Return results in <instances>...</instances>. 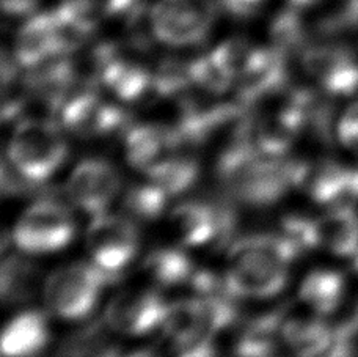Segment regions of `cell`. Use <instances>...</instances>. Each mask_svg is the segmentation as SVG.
Segmentation results:
<instances>
[{
  "label": "cell",
  "mask_w": 358,
  "mask_h": 357,
  "mask_svg": "<svg viewBox=\"0 0 358 357\" xmlns=\"http://www.w3.org/2000/svg\"><path fill=\"white\" fill-rule=\"evenodd\" d=\"M302 65L327 97L344 98L358 92V60L341 44H315L303 49Z\"/></svg>",
  "instance_id": "cell-10"
},
{
  "label": "cell",
  "mask_w": 358,
  "mask_h": 357,
  "mask_svg": "<svg viewBox=\"0 0 358 357\" xmlns=\"http://www.w3.org/2000/svg\"><path fill=\"white\" fill-rule=\"evenodd\" d=\"M169 194L150 180L132 184L123 195L126 216L138 222H152L161 218L167 208Z\"/></svg>",
  "instance_id": "cell-23"
},
{
  "label": "cell",
  "mask_w": 358,
  "mask_h": 357,
  "mask_svg": "<svg viewBox=\"0 0 358 357\" xmlns=\"http://www.w3.org/2000/svg\"><path fill=\"white\" fill-rule=\"evenodd\" d=\"M286 316V307L280 305L278 309L257 315L241 324L233 346L234 357H275Z\"/></svg>",
  "instance_id": "cell-15"
},
{
  "label": "cell",
  "mask_w": 358,
  "mask_h": 357,
  "mask_svg": "<svg viewBox=\"0 0 358 357\" xmlns=\"http://www.w3.org/2000/svg\"><path fill=\"white\" fill-rule=\"evenodd\" d=\"M286 57L275 48L252 49L238 80V101L250 106L272 97L286 84Z\"/></svg>",
  "instance_id": "cell-11"
},
{
  "label": "cell",
  "mask_w": 358,
  "mask_h": 357,
  "mask_svg": "<svg viewBox=\"0 0 358 357\" xmlns=\"http://www.w3.org/2000/svg\"><path fill=\"white\" fill-rule=\"evenodd\" d=\"M146 180L157 184L170 197L179 195L190 189L198 180L200 167L187 156L171 155L146 172Z\"/></svg>",
  "instance_id": "cell-22"
},
{
  "label": "cell",
  "mask_w": 358,
  "mask_h": 357,
  "mask_svg": "<svg viewBox=\"0 0 358 357\" xmlns=\"http://www.w3.org/2000/svg\"><path fill=\"white\" fill-rule=\"evenodd\" d=\"M303 252L283 233H258L228 246L223 276L239 299H271L285 290L289 267Z\"/></svg>",
  "instance_id": "cell-1"
},
{
  "label": "cell",
  "mask_w": 358,
  "mask_h": 357,
  "mask_svg": "<svg viewBox=\"0 0 358 357\" xmlns=\"http://www.w3.org/2000/svg\"><path fill=\"white\" fill-rule=\"evenodd\" d=\"M302 188L319 205L352 206L358 202V167L334 161L310 165Z\"/></svg>",
  "instance_id": "cell-12"
},
{
  "label": "cell",
  "mask_w": 358,
  "mask_h": 357,
  "mask_svg": "<svg viewBox=\"0 0 358 357\" xmlns=\"http://www.w3.org/2000/svg\"><path fill=\"white\" fill-rule=\"evenodd\" d=\"M76 233V219L66 203L41 197L24 209L11 232L17 252L48 255L65 248Z\"/></svg>",
  "instance_id": "cell-4"
},
{
  "label": "cell",
  "mask_w": 358,
  "mask_h": 357,
  "mask_svg": "<svg viewBox=\"0 0 358 357\" xmlns=\"http://www.w3.org/2000/svg\"><path fill=\"white\" fill-rule=\"evenodd\" d=\"M126 357H159L156 353H152L151 349H138V351H134L127 354Z\"/></svg>",
  "instance_id": "cell-34"
},
{
  "label": "cell",
  "mask_w": 358,
  "mask_h": 357,
  "mask_svg": "<svg viewBox=\"0 0 358 357\" xmlns=\"http://www.w3.org/2000/svg\"><path fill=\"white\" fill-rule=\"evenodd\" d=\"M272 48L285 57L292 55L302 50L306 41V31L303 29L302 18L299 16L297 8H286L271 24Z\"/></svg>",
  "instance_id": "cell-24"
},
{
  "label": "cell",
  "mask_w": 358,
  "mask_h": 357,
  "mask_svg": "<svg viewBox=\"0 0 358 357\" xmlns=\"http://www.w3.org/2000/svg\"><path fill=\"white\" fill-rule=\"evenodd\" d=\"M192 79L189 73V63H182L176 59H167L159 63L152 73V87L159 94L171 97L181 94L185 88L190 87Z\"/></svg>",
  "instance_id": "cell-27"
},
{
  "label": "cell",
  "mask_w": 358,
  "mask_h": 357,
  "mask_svg": "<svg viewBox=\"0 0 358 357\" xmlns=\"http://www.w3.org/2000/svg\"><path fill=\"white\" fill-rule=\"evenodd\" d=\"M169 222L179 246L220 248L233 237L238 220L225 202L187 200L171 209Z\"/></svg>",
  "instance_id": "cell-5"
},
{
  "label": "cell",
  "mask_w": 358,
  "mask_h": 357,
  "mask_svg": "<svg viewBox=\"0 0 358 357\" xmlns=\"http://www.w3.org/2000/svg\"><path fill=\"white\" fill-rule=\"evenodd\" d=\"M90 258L113 279L137 257L140 234L129 216L102 213L93 216L85 233Z\"/></svg>",
  "instance_id": "cell-6"
},
{
  "label": "cell",
  "mask_w": 358,
  "mask_h": 357,
  "mask_svg": "<svg viewBox=\"0 0 358 357\" xmlns=\"http://www.w3.org/2000/svg\"><path fill=\"white\" fill-rule=\"evenodd\" d=\"M169 343L171 357H215V334L209 330H187L164 335Z\"/></svg>",
  "instance_id": "cell-25"
},
{
  "label": "cell",
  "mask_w": 358,
  "mask_h": 357,
  "mask_svg": "<svg viewBox=\"0 0 358 357\" xmlns=\"http://www.w3.org/2000/svg\"><path fill=\"white\" fill-rule=\"evenodd\" d=\"M192 84L201 87L213 94H222L233 85V78L223 71L213 55H201L189 63Z\"/></svg>",
  "instance_id": "cell-26"
},
{
  "label": "cell",
  "mask_w": 358,
  "mask_h": 357,
  "mask_svg": "<svg viewBox=\"0 0 358 357\" xmlns=\"http://www.w3.org/2000/svg\"><path fill=\"white\" fill-rule=\"evenodd\" d=\"M316 2H319V0H289V4L294 8H306V6L315 5Z\"/></svg>",
  "instance_id": "cell-33"
},
{
  "label": "cell",
  "mask_w": 358,
  "mask_h": 357,
  "mask_svg": "<svg viewBox=\"0 0 358 357\" xmlns=\"http://www.w3.org/2000/svg\"><path fill=\"white\" fill-rule=\"evenodd\" d=\"M113 280L93 261H76L60 266L44 279V304L50 314L62 320H85L98 305L102 291Z\"/></svg>",
  "instance_id": "cell-3"
},
{
  "label": "cell",
  "mask_w": 358,
  "mask_h": 357,
  "mask_svg": "<svg viewBox=\"0 0 358 357\" xmlns=\"http://www.w3.org/2000/svg\"><path fill=\"white\" fill-rule=\"evenodd\" d=\"M354 266H355V270L358 271V252H357V255L354 257Z\"/></svg>",
  "instance_id": "cell-35"
},
{
  "label": "cell",
  "mask_w": 358,
  "mask_h": 357,
  "mask_svg": "<svg viewBox=\"0 0 358 357\" xmlns=\"http://www.w3.org/2000/svg\"><path fill=\"white\" fill-rule=\"evenodd\" d=\"M152 36L169 46L185 48L204 41L213 27V0H159L150 10Z\"/></svg>",
  "instance_id": "cell-7"
},
{
  "label": "cell",
  "mask_w": 358,
  "mask_h": 357,
  "mask_svg": "<svg viewBox=\"0 0 358 357\" xmlns=\"http://www.w3.org/2000/svg\"><path fill=\"white\" fill-rule=\"evenodd\" d=\"M319 247L336 257H355L358 252V213L350 205L330 206L316 219Z\"/></svg>",
  "instance_id": "cell-18"
},
{
  "label": "cell",
  "mask_w": 358,
  "mask_h": 357,
  "mask_svg": "<svg viewBox=\"0 0 358 357\" xmlns=\"http://www.w3.org/2000/svg\"><path fill=\"white\" fill-rule=\"evenodd\" d=\"M222 6L234 18L245 19L255 15L263 0H220Z\"/></svg>",
  "instance_id": "cell-31"
},
{
  "label": "cell",
  "mask_w": 358,
  "mask_h": 357,
  "mask_svg": "<svg viewBox=\"0 0 358 357\" xmlns=\"http://www.w3.org/2000/svg\"><path fill=\"white\" fill-rule=\"evenodd\" d=\"M57 18L54 11L34 16L19 29L15 41V59L24 68H31L59 55L55 41Z\"/></svg>",
  "instance_id": "cell-17"
},
{
  "label": "cell",
  "mask_w": 358,
  "mask_h": 357,
  "mask_svg": "<svg viewBox=\"0 0 358 357\" xmlns=\"http://www.w3.org/2000/svg\"><path fill=\"white\" fill-rule=\"evenodd\" d=\"M145 276L152 285L161 288L189 285L196 266L182 246L156 247L146 255L142 263Z\"/></svg>",
  "instance_id": "cell-20"
},
{
  "label": "cell",
  "mask_w": 358,
  "mask_h": 357,
  "mask_svg": "<svg viewBox=\"0 0 358 357\" xmlns=\"http://www.w3.org/2000/svg\"><path fill=\"white\" fill-rule=\"evenodd\" d=\"M336 136L343 146L358 153V101L350 104L338 120Z\"/></svg>",
  "instance_id": "cell-30"
},
{
  "label": "cell",
  "mask_w": 358,
  "mask_h": 357,
  "mask_svg": "<svg viewBox=\"0 0 358 357\" xmlns=\"http://www.w3.org/2000/svg\"><path fill=\"white\" fill-rule=\"evenodd\" d=\"M252 52V48L242 38H231V40L223 41L219 44L210 55L219 63V66L225 71L229 78L236 80L244 69L248 60V55Z\"/></svg>",
  "instance_id": "cell-28"
},
{
  "label": "cell",
  "mask_w": 358,
  "mask_h": 357,
  "mask_svg": "<svg viewBox=\"0 0 358 357\" xmlns=\"http://www.w3.org/2000/svg\"><path fill=\"white\" fill-rule=\"evenodd\" d=\"M40 0H0L2 8L10 16H27L36 10Z\"/></svg>",
  "instance_id": "cell-32"
},
{
  "label": "cell",
  "mask_w": 358,
  "mask_h": 357,
  "mask_svg": "<svg viewBox=\"0 0 358 357\" xmlns=\"http://www.w3.org/2000/svg\"><path fill=\"white\" fill-rule=\"evenodd\" d=\"M346 293L343 274L327 267L310 271L299 285V301L317 316H329L340 309Z\"/></svg>",
  "instance_id": "cell-19"
},
{
  "label": "cell",
  "mask_w": 358,
  "mask_h": 357,
  "mask_svg": "<svg viewBox=\"0 0 358 357\" xmlns=\"http://www.w3.org/2000/svg\"><path fill=\"white\" fill-rule=\"evenodd\" d=\"M66 158L68 144L60 127L40 117L19 121L11 132L5 156L19 174L35 184H44L54 176Z\"/></svg>",
  "instance_id": "cell-2"
},
{
  "label": "cell",
  "mask_w": 358,
  "mask_h": 357,
  "mask_svg": "<svg viewBox=\"0 0 358 357\" xmlns=\"http://www.w3.org/2000/svg\"><path fill=\"white\" fill-rule=\"evenodd\" d=\"M341 326H330L322 316H286L281 343L296 357H319L336 342Z\"/></svg>",
  "instance_id": "cell-16"
},
{
  "label": "cell",
  "mask_w": 358,
  "mask_h": 357,
  "mask_svg": "<svg viewBox=\"0 0 358 357\" xmlns=\"http://www.w3.org/2000/svg\"><path fill=\"white\" fill-rule=\"evenodd\" d=\"M281 233L286 234L303 253L319 247L316 219L302 214H287L281 219Z\"/></svg>",
  "instance_id": "cell-29"
},
{
  "label": "cell",
  "mask_w": 358,
  "mask_h": 357,
  "mask_svg": "<svg viewBox=\"0 0 358 357\" xmlns=\"http://www.w3.org/2000/svg\"><path fill=\"white\" fill-rule=\"evenodd\" d=\"M181 140L175 127L145 123L126 131L124 153L134 169L146 174L157 162L175 155Z\"/></svg>",
  "instance_id": "cell-13"
},
{
  "label": "cell",
  "mask_w": 358,
  "mask_h": 357,
  "mask_svg": "<svg viewBox=\"0 0 358 357\" xmlns=\"http://www.w3.org/2000/svg\"><path fill=\"white\" fill-rule=\"evenodd\" d=\"M25 253H11L2 263V299L5 305H19L27 302L35 295L40 282V267Z\"/></svg>",
  "instance_id": "cell-21"
},
{
  "label": "cell",
  "mask_w": 358,
  "mask_h": 357,
  "mask_svg": "<svg viewBox=\"0 0 358 357\" xmlns=\"http://www.w3.org/2000/svg\"><path fill=\"white\" fill-rule=\"evenodd\" d=\"M120 172L101 158H88L71 170L66 180V194L76 208L98 216L112 206L121 194Z\"/></svg>",
  "instance_id": "cell-9"
},
{
  "label": "cell",
  "mask_w": 358,
  "mask_h": 357,
  "mask_svg": "<svg viewBox=\"0 0 358 357\" xmlns=\"http://www.w3.org/2000/svg\"><path fill=\"white\" fill-rule=\"evenodd\" d=\"M49 320L44 312L30 309L19 312L5 324L2 332L3 357H34L48 346Z\"/></svg>",
  "instance_id": "cell-14"
},
{
  "label": "cell",
  "mask_w": 358,
  "mask_h": 357,
  "mask_svg": "<svg viewBox=\"0 0 358 357\" xmlns=\"http://www.w3.org/2000/svg\"><path fill=\"white\" fill-rule=\"evenodd\" d=\"M169 302L155 288H132L115 295L104 309L106 326L115 334L143 337L161 329Z\"/></svg>",
  "instance_id": "cell-8"
}]
</instances>
